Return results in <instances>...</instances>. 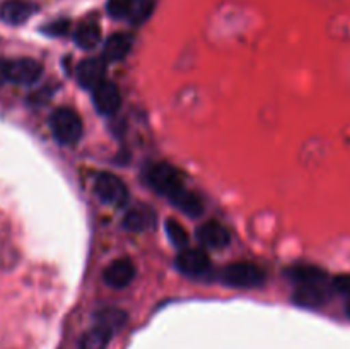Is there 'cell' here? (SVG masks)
Here are the masks:
<instances>
[{"label":"cell","instance_id":"obj_3","mask_svg":"<svg viewBox=\"0 0 350 349\" xmlns=\"http://www.w3.org/2000/svg\"><path fill=\"white\" fill-rule=\"evenodd\" d=\"M226 286L232 287H258L265 283V272L252 262H234L224 267L221 276Z\"/></svg>","mask_w":350,"mask_h":349},{"label":"cell","instance_id":"obj_20","mask_svg":"<svg viewBox=\"0 0 350 349\" xmlns=\"http://www.w3.org/2000/svg\"><path fill=\"white\" fill-rule=\"evenodd\" d=\"M132 2L133 0H108V14L113 19H123V17L130 16V10H132Z\"/></svg>","mask_w":350,"mask_h":349},{"label":"cell","instance_id":"obj_14","mask_svg":"<svg viewBox=\"0 0 350 349\" xmlns=\"http://www.w3.org/2000/svg\"><path fill=\"white\" fill-rule=\"evenodd\" d=\"M287 276L291 277L296 286H306V284H327L330 283L328 274L323 269L311 263H297L287 269Z\"/></svg>","mask_w":350,"mask_h":349},{"label":"cell","instance_id":"obj_10","mask_svg":"<svg viewBox=\"0 0 350 349\" xmlns=\"http://www.w3.org/2000/svg\"><path fill=\"white\" fill-rule=\"evenodd\" d=\"M106 62L105 58H85L77 65V81L82 88L94 89L105 81Z\"/></svg>","mask_w":350,"mask_h":349},{"label":"cell","instance_id":"obj_12","mask_svg":"<svg viewBox=\"0 0 350 349\" xmlns=\"http://www.w3.org/2000/svg\"><path fill=\"white\" fill-rule=\"evenodd\" d=\"M116 328L113 327L108 322L101 320V318H96V324L85 332L81 337L79 342V348L81 349H106V346L111 341L113 334H115Z\"/></svg>","mask_w":350,"mask_h":349},{"label":"cell","instance_id":"obj_21","mask_svg":"<svg viewBox=\"0 0 350 349\" xmlns=\"http://www.w3.org/2000/svg\"><path fill=\"white\" fill-rule=\"evenodd\" d=\"M332 289L350 298V274H340L332 279Z\"/></svg>","mask_w":350,"mask_h":349},{"label":"cell","instance_id":"obj_8","mask_svg":"<svg viewBox=\"0 0 350 349\" xmlns=\"http://www.w3.org/2000/svg\"><path fill=\"white\" fill-rule=\"evenodd\" d=\"M332 291V281L327 284H306L297 286L294 293V303L304 308H320L328 301Z\"/></svg>","mask_w":350,"mask_h":349},{"label":"cell","instance_id":"obj_23","mask_svg":"<svg viewBox=\"0 0 350 349\" xmlns=\"http://www.w3.org/2000/svg\"><path fill=\"white\" fill-rule=\"evenodd\" d=\"M7 82V60L0 58V88Z\"/></svg>","mask_w":350,"mask_h":349},{"label":"cell","instance_id":"obj_19","mask_svg":"<svg viewBox=\"0 0 350 349\" xmlns=\"http://www.w3.org/2000/svg\"><path fill=\"white\" fill-rule=\"evenodd\" d=\"M166 233L170 242L173 243L176 248H187L188 246V233L183 228V224L176 221V219H167L166 221Z\"/></svg>","mask_w":350,"mask_h":349},{"label":"cell","instance_id":"obj_16","mask_svg":"<svg viewBox=\"0 0 350 349\" xmlns=\"http://www.w3.org/2000/svg\"><path fill=\"white\" fill-rule=\"evenodd\" d=\"M133 47V36L129 33H115L106 40L103 58L105 62L123 60Z\"/></svg>","mask_w":350,"mask_h":349},{"label":"cell","instance_id":"obj_17","mask_svg":"<svg viewBox=\"0 0 350 349\" xmlns=\"http://www.w3.org/2000/svg\"><path fill=\"white\" fill-rule=\"evenodd\" d=\"M101 41V26L96 21H85L75 31V43L82 50H92Z\"/></svg>","mask_w":350,"mask_h":349},{"label":"cell","instance_id":"obj_15","mask_svg":"<svg viewBox=\"0 0 350 349\" xmlns=\"http://www.w3.org/2000/svg\"><path fill=\"white\" fill-rule=\"evenodd\" d=\"M123 228L129 231H146L156 226V212L147 205H135L130 211H126L125 218L122 221Z\"/></svg>","mask_w":350,"mask_h":349},{"label":"cell","instance_id":"obj_24","mask_svg":"<svg viewBox=\"0 0 350 349\" xmlns=\"http://www.w3.org/2000/svg\"><path fill=\"white\" fill-rule=\"evenodd\" d=\"M345 313L350 318V298H347V305H345Z\"/></svg>","mask_w":350,"mask_h":349},{"label":"cell","instance_id":"obj_7","mask_svg":"<svg viewBox=\"0 0 350 349\" xmlns=\"http://www.w3.org/2000/svg\"><path fill=\"white\" fill-rule=\"evenodd\" d=\"M92 101L101 115H115L122 106V94L115 82L103 81L92 89Z\"/></svg>","mask_w":350,"mask_h":349},{"label":"cell","instance_id":"obj_4","mask_svg":"<svg viewBox=\"0 0 350 349\" xmlns=\"http://www.w3.org/2000/svg\"><path fill=\"white\" fill-rule=\"evenodd\" d=\"M94 192L105 204L115 207L125 205L130 198L126 185L113 173H99L94 180Z\"/></svg>","mask_w":350,"mask_h":349},{"label":"cell","instance_id":"obj_6","mask_svg":"<svg viewBox=\"0 0 350 349\" xmlns=\"http://www.w3.org/2000/svg\"><path fill=\"white\" fill-rule=\"evenodd\" d=\"M176 267L180 272L190 277H202L211 270V259L200 248H183L176 257Z\"/></svg>","mask_w":350,"mask_h":349},{"label":"cell","instance_id":"obj_13","mask_svg":"<svg viewBox=\"0 0 350 349\" xmlns=\"http://www.w3.org/2000/svg\"><path fill=\"white\" fill-rule=\"evenodd\" d=\"M36 12V5L27 0H5L0 3V19L12 26L26 23Z\"/></svg>","mask_w":350,"mask_h":349},{"label":"cell","instance_id":"obj_9","mask_svg":"<svg viewBox=\"0 0 350 349\" xmlns=\"http://www.w3.org/2000/svg\"><path fill=\"white\" fill-rule=\"evenodd\" d=\"M135 277V266L130 259H116L105 269V283L109 287L122 289L126 287Z\"/></svg>","mask_w":350,"mask_h":349},{"label":"cell","instance_id":"obj_11","mask_svg":"<svg viewBox=\"0 0 350 349\" xmlns=\"http://www.w3.org/2000/svg\"><path fill=\"white\" fill-rule=\"evenodd\" d=\"M197 238L207 248L214 250H222L229 245L231 242V235L226 229V226H222L217 221H208L204 222L200 228L197 229Z\"/></svg>","mask_w":350,"mask_h":349},{"label":"cell","instance_id":"obj_18","mask_svg":"<svg viewBox=\"0 0 350 349\" xmlns=\"http://www.w3.org/2000/svg\"><path fill=\"white\" fill-rule=\"evenodd\" d=\"M154 7H156V0H133L129 19L132 21L133 24L139 26V24L144 23V21L149 19Z\"/></svg>","mask_w":350,"mask_h":349},{"label":"cell","instance_id":"obj_2","mask_svg":"<svg viewBox=\"0 0 350 349\" xmlns=\"http://www.w3.org/2000/svg\"><path fill=\"white\" fill-rule=\"evenodd\" d=\"M50 127L55 139L64 146H74L82 139V133H84V125L79 113L67 106L57 108L51 113Z\"/></svg>","mask_w":350,"mask_h":349},{"label":"cell","instance_id":"obj_22","mask_svg":"<svg viewBox=\"0 0 350 349\" xmlns=\"http://www.w3.org/2000/svg\"><path fill=\"white\" fill-rule=\"evenodd\" d=\"M48 34H53V36H62V34H65L68 31V21H57V23H51L50 26L46 27Z\"/></svg>","mask_w":350,"mask_h":349},{"label":"cell","instance_id":"obj_5","mask_svg":"<svg viewBox=\"0 0 350 349\" xmlns=\"http://www.w3.org/2000/svg\"><path fill=\"white\" fill-rule=\"evenodd\" d=\"M43 75V67L34 58H16L7 62V81L17 86H33Z\"/></svg>","mask_w":350,"mask_h":349},{"label":"cell","instance_id":"obj_1","mask_svg":"<svg viewBox=\"0 0 350 349\" xmlns=\"http://www.w3.org/2000/svg\"><path fill=\"white\" fill-rule=\"evenodd\" d=\"M146 177L150 187H152L159 195L166 197L171 204H173L183 192L188 190V188L185 187V180L183 177H181V173L176 168L171 166V164H152V166L147 170Z\"/></svg>","mask_w":350,"mask_h":349}]
</instances>
